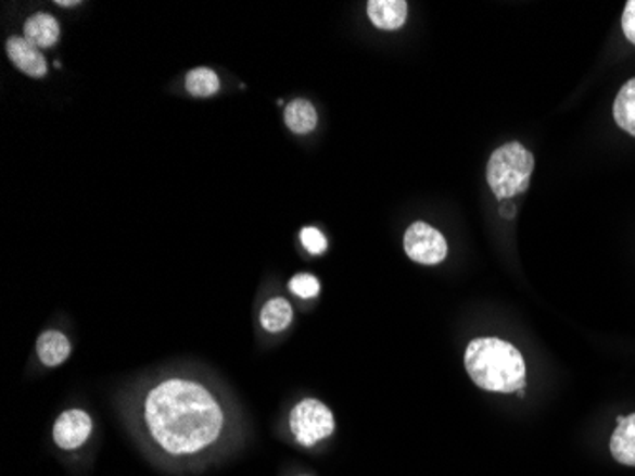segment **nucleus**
Wrapping results in <instances>:
<instances>
[{
    "label": "nucleus",
    "instance_id": "obj_1",
    "mask_svg": "<svg viewBox=\"0 0 635 476\" xmlns=\"http://www.w3.org/2000/svg\"><path fill=\"white\" fill-rule=\"evenodd\" d=\"M143 417L151 437L174 455L214 444L225 423L221 404L209 389L181 377L166 379L149 391Z\"/></svg>",
    "mask_w": 635,
    "mask_h": 476
},
{
    "label": "nucleus",
    "instance_id": "obj_2",
    "mask_svg": "<svg viewBox=\"0 0 635 476\" xmlns=\"http://www.w3.org/2000/svg\"><path fill=\"white\" fill-rule=\"evenodd\" d=\"M465 366L480 389L493 392H518L525 387V361L520 351L498 338L470 341Z\"/></svg>",
    "mask_w": 635,
    "mask_h": 476
},
{
    "label": "nucleus",
    "instance_id": "obj_3",
    "mask_svg": "<svg viewBox=\"0 0 635 476\" xmlns=\"http://www.w3.org/2000/svg\"><path fill=\"white\" fill-rule=\"evenodd\" d=\"M533 170V153L518 141H510L491 154L487 184L498 200L512 199L516 195L528 191Z\"/></svg>",
    "mask_w": 635,
    "mask_h": 476
},
{
    "label": "nucleus",
    "instance_id": "obj_4",
    "mask_svg": "<svg viewBox=\"0 0 635 476\" xmlns=\"http://www.w3.org/2000/svg\"><path fill=\"white\" fill-rule=\"evenodd\" d=\"M290 427L299 444L314 446L330 437L335 430V419L323 402L306 399L291 410Z\"/></svg>",
    "mask_w": 635,
    "mask_h": 476
},
{
    "label": "nucleus",
    "instance_id": "obj_5",
    "mask_svg": "<svg viewBox=\"0 0 635 476\" xmlns=\"http://www.w3.org/2000/svg\"><path fill=\"white\" fill-rule=\"evenodd\" d=\"M407 258L421 265H437L447 258V242L440 230L424 222H415L404 235Z\"/></svg>",
    "mask_w": 635,
    "mask_h": 476
},
{
    "label": "nucleus",
    "instance_id": "obj_6",
    "mask_svg": "<svg viewBox=\"0 0 635 476\" xmlns=\"http://www.w3.org/2000/svg\"><path fill=\"white\" fill-rule=\"evenodd\" d=\"M92 433V419L82 410L63 412L54 425L55 444L63 450H75L85 444Z\"/></svg>",
    "mask_w": 635,
    "mask_h": 476
},
{
    "label": "nucleus",
    "instance_id": "obj_7",
    "mask_svg": "<svg viewBox=\"0 0 635 476\" xmlns=\"http://www.w3.org/2000/svg\"><path fill=\"white\" fill-rule=\"evenodd\" d=\"M7 55L17 71L31 78L47 77L48 63L42 50L31 45L25 37H10L7 40Z\"/></svg>",
    "mask_w": 635,
    "mask_h": 476
},
{
    "label": "nucleus",
    "instance_id": "obj_8",
    "mask_svg": "<svg viewBox=\"0 0 635 476\" xmlns=\"http://www.w3.org/2000/svg\"><path fill=\"white\" fill-rule=\"evenodd\" d=\"M368 16L377 29L396 32L407 20L406 0H369Z\"/></svg>",
    "mask_w": 635,
    "mask_h": 476
},
{
    "label": "nucleus",
    "instance_id": "obj_9",
    "mask_svg": "<svg viewBox=\"0 0 635 476\" xmlns=\"http://www.w3.org/2000/svg\"><path fill=\"white\" fill-rule=\"evenodd\" d=\"M24 37L39 50H47L58 45L60 40V24L52 14L37 12L27 17L24 24Z\"/></svg>",
    "mask_w": 635,
    "mask_h": 476
},
{
    "label": "nucleus",
    "instance_id": "obj_10",
    "mask_svg": "<svg viewBox=\"0 0 635 476\" xmlns=\"http://www.w3.org/2000/svg\"><path fill=\"white\" fill-rule=\"evenodd\" d=\"M611 453L622 465L635 467V414L619 417L611 437Z\"/></svg>",
    "mask_w": 635,
    "mask_h": 476
},
{
    "label": "nucleus",
    "instance_id": "obj_11",
    "mask_svg": "<svg viewBox=\"0 0 635 476\" xmlns=\"http://www.w3.org/2000/svg\"><path fill=\"white\" fill-rule=\"evenodd\" d=\"M283 123L293 134L305 136V134L316 130L318 113L310 101L297 98V100L290 101L283 109Z\"/></svg>",
    "mask_w": 635,
    "mask_h": 476
},
{
    "label": "nucleus",
    "instance_id": "obj_12",
    "mask_svg": "<svg viewBox=\"0 0 635 476\" xmlns=\"http://www.w3.org/2000/svg\"><path fill=\"white\" fill-rule=\"evenodd\" d=\"M37 353L45 366H60L62 362L67 361L71 354V341L63 336L62 331L48 330L40 334L37 341Z\"/></svg>",
    "mask_w": 635,
    "mask_h": 476
},
{
    "label": "nucleus",
    "instance_id": "obj_13",
    "mask_svg": "<svg viewBox=\"0 0 635 476\" xmlns=\"http://www.w3.org/2000/svg\"><path fill=\"white\" fill-rule=\"evenodd\" d=\"M612 115H614V123L635 138V78L627 80L626 85L620 88L619 96L614 100V108H612Z\"/></svg>",
    "mask_w": 635,
    "mask_h": 476
},
{
    "label": "nucleus",
    "instance_id": "obj_14",
    "mask_svg": "<svg viewBox=\"0 0 635 476\" xmlns=\"http://www.w3.org/2000/svg\"><path fill=\"white\" fill-rule=\"evenodd\" d=\"M293 318L290 301L285 298H272L261 309V326L270 334L285 330Z\"/></svg>",
    "mask_w": 635,
    "mask_h": 476
},
{
    "label": "nucleus",
    "instance_id": "obj_15",
    "mask_svg": "<svg viewBox=\"0 0 635 476\" xmlns=\"http://www.w3.org/2000/svg\"><path fill=\"white\" fill-rule=\"evenodd\" d=\"M185 88L194 98H212V96L219 92L221 80H219L214 70L196 67V70H191L187 73Z\"/></svg>",
    "mask_w": 635,
    "mask_h": 476
},
{
    "label": "nucleus",
    "instance_id": "obj_16",
    "mask_svg": "<svg viewBox=\"0 0 635 476\" xmlns=\"http://www.w3.org/2000/svg\"><path fill=\"white\" fill-rule=\"evenodd\" d=\"M299 235H301V245L306 248L308 254L320 255L328 250V238L322 230L316 227H303Z\"/></svg>",
    "mask_w": 635,
    "mask_h": 476
},
{
    "label": "nucleus",
    "instance_id": "obj_17",
    "mask_svg": "<svg viewBox=\"0 0 635 476\" xmlns=\"http://www.w3.org/2000/svg\"><path fill=\"white\" fill-rule=\"evenodd\" d=\"M290 290L295 296H299V298L308 300V298L318 296V292H320V283H318V278L314 277V275L301 273V275H295V277L291 278Z\"/></svg>",
    "mask_w": 635,
    "mask_h": 476
},
{
    "label": "nucleus",
    "instance_id": "obj_18",
    "mask_svg": "<svg viewBox=\"0 0 635 476\" xmlns=\"http://www.w3.org/2000/svg\"><path fill=\"white\" fill-rule=\"evenodd\" d=\"M622 32L626 35V39L635 45V0L626 2L624 16H622Z\"/></svg>",
    "mask_w": 635,
    "mask_h": 476
},
{
    "label": "nucleus",
    "instance_id": "obj_19",
    "mask_svg": "<svg viewBox=\"0 0 635 476\" xmlns=\"http://www.w3.org/2000/svg\"><path fill=\"white\" fill-rule=\"evenodd\" d=\"M55 4H58V7H63V9H73V7H78L80 2H77V0H73V2H71V0H60V2H55Z\"/></svg>",
    "mask_w": 635,
    "mask_h": 476
}]
</instances>
